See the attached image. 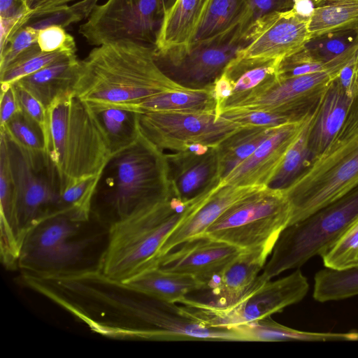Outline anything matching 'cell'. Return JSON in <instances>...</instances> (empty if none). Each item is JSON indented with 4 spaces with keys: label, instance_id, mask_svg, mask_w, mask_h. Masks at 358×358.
Masks as SVG:
<instances>
[{
    "label": "cell",
    "instance_id": "6da1fadb",
    "mask_svg": "<svg viewBox=\"0 0 358 358\" xmlns=\"http://www.w3.org/2000/svg\"><path fill=\"white\" fill-rule=\"evenodd\" d=\"M185 88L162 70L155 48L123 40L97 46L80 60L73 94L85 102L126 105Z\"/></svg>",
    "mask_w": 358,
    "mask_h": 358
},
{
    "label": "cell",
    "instance_id": "7a4b0ae2",
    "mask_svg": "<svg viewBox=\"0 0 358 358\" xmlns=\"http://www.w3.org/2000/svg\"><path fill=\"white\" fill-rule=\"evenodd\" d=\"M172 197L166 154L141 133L135 143L107 162L92 207L101 206L113 222Z\"/></svg>",
    "mask_w": 358,
    "mask_h": 358
},
{
    "label": "cell",
    "instance_id": "3957f363",
    "mask_svg": "<svg viewBox=\"0 0 358 358\" xmlns=\"http://www.w3.org/2000/svg\"><path fill=\"white\" fill-rule=\"evenodd\" d=\"M188 203L173 196L112 222L96 268L106 277L126 282L157 267L162 247L182 218Z\"/></svg>",
    "mask_w": 358,
    "mask_h": 358
},
{
    "label": "cell",
    "instance_id": "277c9868",
    "mask_svg": "<svg viewBox=\"0 0 358 358\" xmlns=\"http://www.w3.org/2000/svg\"><path fill=\"white\" fill-rule=\"evenodd\" d=\"M358 185V96L341 129L326 150L282 189L298 222Z\"/></svg>",
    "mask_w": 358,
    "mask_h": 358
},
{
    "label": "cell",
    "instance_id": "5b68a950",
    "mask_svg": "<svg viewBox=\"0 0 358 358\" xmlns=\"http://www.w3.org/2000/svg\"><path fill=\"white\" fill-rule=\"evenodd\" d=\"M50 139L47 152L63 190L77 180L101 173L112 156L85 102L73 92L48 108Z\"/></svg>",
    "mask_w": 358,
    "mask_h": 358
},
{
    "label": "cell",
    "instance_id": "8992f818",
    "mask_svg": "<svg viewBox=\"0 0 358 358\" xmlns=\"http://www.w3.org/2000/svg\"><path fill=\"white\" fill-rule=\"evenodd\" d=\"M357 218L358 185L306 218L286 227L261 275L270 280L320 256Z\"/></svg>",
    "mask_w": 358,
    "mask_h": 358
},
{
    "label": "cell",
    "instance_id": "52a82bcc",
    "mask_svg": "<svg viewBox=\"0 0 358 358\" xmlns=\"http://www.w3.org/2000/svg\"><path fill=\"white\" fill-rule=\"evenodd\" d=\"M309 283L298 268L275 280L259 275L240 296L222 306H214L185 297L181 303L190 315L218 328L232 329L282 311L301 301L307 294Z\"/></svg>",
    "mask_w": 358,
    "mask_h": 358
},
{
    "label": "cell",
    "instance_id": "ba28073f",
    "mask_svg": "<svg viewBox=\"0 0 358 358\" xmlns=\"http://www.w3.org/2000/svg\"><path fill=\"white\" fill-rule=\"evenodd\" d=\"M290 218L291 207L283 191L263 187L229 207L201 236L243 250H273Z\"/></svg>",
    "mask_w": 358,
    "mask_h": 358
},
{
    "label": "cell",
    "instance_id": "9c48e42d",
    "mask_svg": "<svg viewBox=\"0 0 358 358\" xmlns=\"http://www.w3.org/2000/svg\"><path fill=\"white\" fill-rule=\"evenodd\" d=\"M3 133L7 140L15 184V221L22 246L25 236L34 227L64 210L60 182L46 151L28 150Z\"/></svg>",
    "mask_w": 358,
    "mask_h": 358
},
{
    "label": "cell",
    "instance_id": "30bf717a",
    "mask_svg": "<svg viewBox=\"0 0 358 358\" xmlns=\"http://www.w3.org/2000/svg\"><path fill=\"white\" fill-rule=\"evenodd\" d=\"M176 0H107L97 5L79 33L99 46L131 41L155 48L164 19Z\"/></svg>",
    "mask_w": 358,
    "mask_h": 358
},
{
    "label": "cell",
    "instance_id": "8fae6325",
    "mask_svg": "<svg viewBox=\"0 0 358 358\" xmlns=\"http://www.w3.org/2000/svg\"><path fill=\"white\" fill-rule=\"evenodd\" d=\"M82 224L67 209L40 222L25 236L17 267L22 273L36 275L76 268L93 241L90 237H77Z\"/></svg>",
    "mask_w": 358,
    "mask_h": 358
},
{
    "label": "cell",
    "instance_id": "7c38bea8",
    "mask_svg": "<svg viewBox=\"0 0 358 358\" xmlns=\"http://www.w3.org/2000/svg\"><path fill=\"white\" fill-rule=\"evenodd\" d=\"M141 133L157 147L174 152L200 144L217 147L244 128L213 113L150 112L138 114Z\"/></svg>",
    "mask_w": 358,
    "mask_h": 358
},
{
    "label": "cell",
    "instance_id": "4fadbf2b",
    "mask_svg": "<svg viewBox=\"0 0 358 358\" xmlns=\"http://www.w3.org/2000/svg\"><path fill=\"white\" fill-rule=\"evenodd\" d=\"M346 64L295 77L278 78L276 76L256 94L226 110H262L303 119L314 110Z\"/></svg>",
    "mask_w": 358,
    "mask_h": 358
},
{
    "label": "cell",
    "instance_id": "5bb4252c",
    "mask_svg": "<svg viewBox=\"0 0 358 358\" xmlns=\"http://www.w3.org/2000/svg\"><path fill=\"white\" fill-rule=\"evenodd\" d=\"M239 25L209 41L191 45L172 62L158 64L173 80L188 88L211 86L247 45Z\"/></svg>",
    "mask_w": 358,
    "mask_h": 358
},
{
    "label": "cell",
    "instance_id": "9a60e30c",
    "mask_svg": "<svg viewBox=\"0 0 358 358\" xmlns=\"http://www.w3.org/2000/svg\"><path fill=\"white\" fill-rule=\"evenodd\" d=\"M309 23L310 15L294 7L266 15L246 32L248 43L237 55L282 61L298 52L310 39Z\"/></svg>",
    "mask_w": 358,
    "mask_h": 358
},
{
    "label": "cell",
    "instance_id": "2e32d148",
    "mask_svg": "<svg viewBox=\"0 0 358 358\" xmlns=\"http://www.w3.org/2000/svg\"><path fill=\"white\" fill-rule=\"evenodd\" d=\"M166 156L172 194L182 202L215 189L222 180L217 147L195 144Z\"/></svg>",
    "mask_w": 358,
    "mask_h": 358
},
{
    "label": "cell",
    "instance_id": "e0dca14e",
    "mask_svg": "<svg viewBox=\"0 0 358 358\" xmlns=\"http://www.w3.org/2000/svg\"><path fill=\"white\" fill-rule=\"evenodd\" d=\"M262 187L221 182L215 189L189 201L182 218L162 245L159 261L184 242L203 235L229 207Z\"/></svg>",
    "mask_w": 358,
    "mask_h": 358
},
{
    "label": "cell",
    "instance_id": "ac0fdd59",
    "mask_svg": "<svg viewBox=\"0 0 358 358\" xmlns=\"http://www.w3.org/2000/svg\"><path fill=\"white\" fill-rule=\"evenodd\" d=\"M311 113L301 120L277 127L252 154L230 171L222 182L234 186L268 187Z\"/></svg>",
    "mask_w": 358,
    "mask_h": 358
},
{
    "label": "cell",
    "instance_id": "d6986e66",
    "mask_svg": "<svg viewBox=\"0 0 358 358\" xmlns=\"http://www.w3.org/2000/svg\"><path fill=\"white\" fill-rule=\"evenodd\" d=\"M176 248L160 259L158 267L194 276L206 285L205 289L243 250L206 236L190 239Z\"/></svg>",
    "mask_w": 358,
    "mask_h": 358
},
{
    "label": "cell",
    "instance_id": "ffe728a7",
    "mask_svg": "<svg viewBox=\"0 0 358 358\" xmlns=\"http://www.w3.org/2000/svg\"><path fill=\"white\" fill-rule=\"evenodd\" d=\"M213 0H176L166 13L155 48L156 60L169 63L190 47Z\"/></svg>",
    "mask_w": 358,
    "mask_h": 358
},
{
    "label": "cell",
    "instance_id": "44dd1931",
    "mask_svg": "<svg viewBox=\"0 0 358 358\" xmlns=\"http://www.w3.org/2000/svg\"><path fill=\"white\" fill-rule=\"evenodd\" d=\"M336 78L312 115L308 143L313 161L326 150L340 131L355 98L345 92Z\"/></svg>",
    "mask_w": 358,
    "mask_h": 358
},
{
    "label": "cell",
    "instance_id": "7402d4cb",
    "mask_svg": "<svg viewBox=\"0 0 358 358\" xmlns=\"http://www.w3.org/2000/svg\"><path fill=\"white\" fill-rule=\"evenodd\" d=\"M0 254L7 268L17 266L20 253L15 221V184L10 166L7 140L0 132Z\"/></svg>",
    "mask_w": 358,
    "mask_h": 358
},
{
    "label": "cell",
    "instance_id": "603a6c76",
    "mask_svg": "<svg viewBox=\"0 0 358 358\" xmlns=\"http://www.w3.org/2000/svg\"><path fill=\"white\" fill-rule=\"evenodd\" d=\"M281 60L236 56L226 66L223 74L232 85L231 96L224 103L220 114L236 107L256 94L277 76Z\"/></svg>",
    "mask_w": 358,
    "mask_h": 358
},
{
    "label": "cell",
    "instance_id": "cb8c5ba5",
    "mask_svg": "<svg viewBox=\"0 0 358 358\" xmlns=\"http://www.w3.org/2000/svg\"><path fill=\"white\" fill-rule=\"evenodd\" d=\"M271 252V249L265 247L242 250L216 277L218 281L214 292L219 298L206 303L222 306L240 296L254 283Z\"/></svg>",
    "mask_w": 358,
    "mask_h": 358
},
{
    "label": "cell",
    "instance_id": "d4e9b609",
    "mask_svg": "<svg viewBox=\"0 0 358 358\" xmlns=\"http://www.w3.org/2000/svg\"><path fill=\"white\" fill-rule=\"evenodd\" d=\"M80 60L76 54L52 63L16 83L48 110L59 97L73 92Z\"/></svg>",
    "mask_w": 358,
    "mask_h": 358
},
{
    "label": "cell",
    "instance_id": "484cf974",
    "mask_svg": "<svg viewBox=\"0 0 358 358\" xmlns=\"http://www.w3.org/2000/svg\"><path fill=\"white\" fill-rule=\"evenodd\" d=\"M115 106L138 113L203 112L217 115V104L213 91V85L203 88L187 87L162 92L134 103Z\"/></svg>",
    "mask_w": 358,
    "mask_h": 358
},
{
    "label": "cell",
    "instance_id": "4316f807",
    "mask_svg": "<svg viewBox=\"0 0 358 358\" xmlns=\"http://www.w3.org/2000/svg\"><path fill=\"white\" fill-rule=\"evenodd\" d=\"M111 155L131 146L141 134L138 113L115 105L85 102Z\"/></svg>",
    "mask_w": 358,
    "mask_h": 358
},
{
    "label": "cell",
    "instance_id": "83f0119b",
    "mask_svg": "<svg viewBox=\"0 0 358 358\" xmlns=\"http://www.w3.org/2000/svg\"><path fill=\"white\" fill-rule=\"evenodd\" d=\"M148 295L172 303H179L194 292L203 290L206 285L196 278L155 267L124 282Z\"/></svg>",
    "mask_w": 358,
    "mask_h": 358
},
{
    "label": "cell",
    "instance_id": "f1b7e54d",
    "mask_svg": "<svg viewBox=\"0 0 358 358\" xmlns=\"http://www.w3.org/2000/svg\"><path fill=\"white\" fill-rule=\"evenodd\" d=\"M238 331L244 341H358V332L345 334L302 331L280 324L271 316L232 328Z\"/></svg>",
    "mask_w": 358,
    "mask_h": 358
},
{
    "label": "cell",
    "instance_id": "f546056e",
    "mask_svg": "<svg viewBox=\"0 0 358 358\" xmlns=\"http://www.w3.org/2000/svg\"><path fill=\"white\" fill-rule=\"evenodd\" d=\"M310 38L358 26V0H311Z\"/></svg>",
    "mask_w": 358,
    "mask_h": 358
},
{
    "label": "cell",
    "instance_id": "4dcf8cb0",
    "mask_svg": "<svg viewBox=\"0 0 358 358\" xmlns=\"http://www.w3.org/2000/svg\"><path fill=\"white\" fill-rule=\"evenodd\" d=\"M357 43L358 26L311 38L292 56L307 63L326 64Z\"/></svg>",
    "mask_w": 358,
    "mask_h": 358
},
{
    "label": "cell",
    "instance_id": "1f68e13d",
    "mask_svg": "<svg viewBox=\"0 0 358 358\" xmlns=\"http://www.w3.org/2000/svg\"><path fill=\"white\" fill-rule=\"evenodd\" d=\"M247 4L248 0H213L191 45L211 40L238 27Z\"/></svg>",
    "mask_w": 358,
    "mask_h": 358
},
{
    "label": "cell",
    "instance_id": "d6a6232c",
    "mask_svg": "<svg viewBox=\"0 0 358 358\" xmlns=\"http://www.w3.org/2000/svg\"><path fill=\"white\" fill-rule=\"evenodd\" d=\"M276 128L244 127L223 141L217 147L222 179L252 154Z\"/></svg>",
    "mask_w": 358,
    "mask_h": 358
},
{
    "label": "cell",
    "instance_id": "836d02e7",
    "mask_svg": "<svg viewBox=\"0 0 358 358\" xmlns=\"http://www.w3.org/2000/svg\"><path fill=\"white\" fill-rule=\"evenodd\" d=\"M314 280L313 296L319 302L358 295V266L343 270L325 267L316 273Z\"/></svg>",
    "mask_w": 358,
    "mask_h": 358
},
{
    "label": "cell",
    "instance_id": "e575fe53",
    "mask_svg": "<svg viewBox=\"0 0 358 358\" xmlns=\"http://www.w3.org/2000/svg\"><path fill=\"white\" fill-rule=\"evenodd\" d=\"M313 113L308 116L299 136L287 150L268 187L284 189L312 163L313 157L309 148L308 136Z\"/></svg>",
    "mask_w": 358,
    "mask_h": 358
},
{
    "label": "cell",
    "instance_id": "d590c367",
    "mask_svg": "<svg viewBox=\"0 0 358 358\" xmlns=\"http://www.w3.org/2000/svg\"><path fill=\"white\" fill-rule=\"evenodd\" d=\"M76 54L69 52H45L39 46L34 48L0 71L1 85H12L52 63Z\"/></svg>",
    "mask_w": 358,
    "mask_h": 358
},
{
    "label": "cell",
    "instance_id": "8d00e7d4",
    "mask_svg": "<svg viewBox=\"0 0 358 358\" xmlns=\"http://www.w3.org/2000/svg\"><path fill=\"white\" fill-rule=\"evenodd\" d=\"M100 175L101 173L81 178L62 192V207L68 209L76 220L83 223L89 220L92 199Z\"/></svg>",
    "mask_w": 358,
    "mask_h": 358
},
{
    "label": "cell",
    "instance_id": "74e56055",
    "mask_svg": "<svg viewBox=\"0 0 358 358\" xmlns=\"http://www.w3.org/2000/svg\"><path fill=\"white\" fill-rule=\"evenodd\" d=\"M320 257L326 268L343 270L358 264V218Z\"/></svg>",
    "mask_w": 358,
    "mask_h": 358
},
{
    "label": "cell",
    "instance_id": "f35d334b",
    "mask_svg": "<svg viewBox=\"0 0 358 358\" xmlns=\"http://www.w3.org/2000/svg\"><path fill=\"white\" fill-rule=\"evenodd\" d=\"M99 0H81L72 5L55 8L47 13L31 17L25 26L39 31L45 27L57 25L65 28L70 24L87 19Z\"/></svg>",
    "mask_w": 358,
    "mask_h": 358
},
{
    "label": "cell",
    "instance_id": "ab89813d",
    "mask_svg": "<svg viewBox=\"0 0 358 358\" xmlns=\"http://www.w3.org/2000/svg\"><path fill=\"white\" fill-rule=\"evenodd\" d=\"M0 131L4 132L10 140L28 150L47 152L41 129L22 110L0 127Z\"/></svg>",
    "mask_w": 358,
    "mask_h": 358
},
{
    "label": "cell",
    "instance_id": "60d3db41",
    "mask_svg": "<svg viewBox=\"0 0 358 358\" xmlns=\"http://www.w3.org/2000/svg\"><path fill=\"white\" fill-rule=\"evenodd\" d=\"M220 116L236 123L241 127L273 128L303 120L284 114L262 110H230L222 113Z\"/></svg>",
    "mask_w": 358,
    "mask_h": 358
},
{
    "label": "cell",
    "instance_id": "b9f144b4",
    "mask_svg": "<svg viewBox=\"0 0 358 358\" xmlns=\"http://www.w3.org/2000/svg\"><path fill=\"white\" fill-rule=\"evenodd\" d=\"M38 31L30 26L22 27L1 50L0 71L3 70L21 55L38 46Z\"/></svg>",
    "mask_w": 358,
    "mask_h": 358
},
{
    "label": "cell",
    "instance_id": "7bdbcfd3",
    "mask_svg": "<svg viewBox=\"0 0 358 358\" xmlns=\"http://www.w3.org/2000/svg\"><path fill=\"white\" fill-rule=\"evenodd\" d=\"M294 0H248L244 16L239 24V29L245 36L252 25L262 17L293 8Z\"/></svg>",
    "mask_w": 358,
    "mask_h": 358
},
{
    "label": "cell",
    "instance_id": "ee69618b",
    "mask_svg": "<svg viewBox=\"0 0 358 358\" xmlns=\"http://www.w3.org/2000/svg\"><path fill=\"white\" fill-rule=\"evenodd\" d=\"M22 110L41 129L46 144V149L50 139V120L48 110L27 91L13 84Z\"/></svg>",
    "mask_w": 358,
    "mask_h": 358
},
{
    "label": "cell",
    "instance_id": "f6af8a7d",
    "mask_svg": "<svg viewBox=\"0 0 358 358\" xmlns=\"http://www.w3.org/2000/svg\"><path fill=\"white\" fill-rule=\"evenodd\" d=\"M38 45L42 52H76L73 37L59 26L53 25L38 31Z\"/></svg>",
    "mask_w": 358,
    "mask_h": 358
},
{
    "label": "cell",
    "instance_id": "bcb514c9",
    "mask_svg": "<svg viewBox=\"0 0 358 358\" xmlns=\"http://www.w3.org/2000/svg\"><path fill=\"white\" fill-rule=\"evenodd\" d=\"M0 127L22 110L13 85H1Z\"/></svg>",
    "mask_w": 358,
    "mask_h": 358
},
{
    "label": "cell",
    "instance_id": "7dc6e473",
    "mask_svg": "<svg viewBox=\"0 0 358 358\" xmlns=\"http://www.w3.org/2000/svg\"><path fill=\"white\" fill-rule=\"evenodd\" d=\"M33 14L24 0H0V18H12Z\"/></svg>",
    "mask_w": 358,
    "mask_h": 358
},
{
    "label": "cell",
    "instance_id": "c3c4849f",
    "mask_svg": "<svg viewBox=\"0 0 358 358\" xmlns=\"http://www.w3.org/2000/svg\"><path fill=\"white\" fill-rule=\"evenodd\" d=\"M27 6L33 11L32 16L38 15L74 0H24Z\"/></svg>",
    "mask_w": 358,
    "mask_h": 358
},
{
    "label": "cell",
    "instance_id": "681fc988",
    "mask_svg": "<svg viewBox=\"0 0 358 358\" xmlns=\"http://www.w3.org/2000/svg\"><path fill=\"white\" fill-rule=\"evenodd\" d=\"M357 266H358V264H357Z\"/></svg>",
    "mask_w": 358,
    "mask_h": 358
}]
</instances>
